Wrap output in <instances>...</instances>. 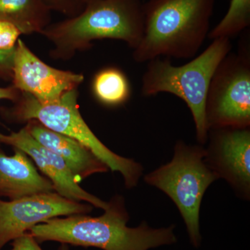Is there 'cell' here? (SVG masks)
Masks as SVG:
<instances>
[{
	"label": "cell",
	"instance_id": "cell-1",
	"mask_svg": "<svg viewBox=\"0 0 250 250\" xmlns=\"http://www.w3.org/2000/svg\"><path fill=\"white\" fill-rule=\"evenodd\" d=\"M129 220L124 198L115 195L100 216L80 214L50 219L27 233L39 243L57 241L103 250H148L177 241L174 225L154 229L143 222L137 228H131L126 226Z\"/></svg>",
	"mask_w": 250,
	"mask_h": 250
},
{
	"label": "cell",
	"instance_id": "cell-2",
	"mask_svg": "<svg viewBox=\"0 0 250 250\" xmlns=\"http://www.w3.org/2000/svg\"><path fill=\"white\" fill-rule=\"evenodd\" d=\"M215 3V0H147L143 4V37L133 52L135 62L196 57L208 39Z\"/></svg>",
	"mask_w": 250,
	"mask_h": 250
},
{
	"label": "cell",
	"instance_id": "cell-3",
	"mask_svg": "<svg viewBox=\"0 0 250 250\" xmlns=\"http://www.w3.org/2000/svg\"><path fill=\"white\" fill-rule=\"evenodd\" d=\"M143 31L141 0H85L80 14L49 24L41 34L54 45L51 57L67 60L77 51L90 48L93 41L102 39L123 41L134 49Z\"/></svg>",
	"mask_w": 250,
	"mask_h": 250
},
{
	"label": "cell",
	"instance_id": "cell-4",
	"mask_svg": "<svg viewBox=\"0 0 250 250\" xmlns=\"http://www.w3.org/2000/svg\"><path fill=\"white\" fill-rule=\"evenodd\" d=\"M231 39L212 41L207 48L181 65H174L170 59L157 57L147 62L141 80V95L154 96L172 94L183 100L191 113L197 140L200 144L208 141V129L205 105L212 77L220 62L231 52Z\"/></svg>",
	"mask_w": 250,
	"mask_h": 250
},
{
	"label": "cell",
	"instance_id": "cell-5",
	"mask_svg": "<svg viewBox=\"0 0 250 250\" xmlns=\"http://www.w3.org/2000/svg\"><path fill=\"white\" fill-rule=\"evenodd\" d=\"M21 93L16 106L8 111L10 118L17 122L34 120L49 129L76 140L88 147L112 172H120L126 188L137 186L143 174L142 166L113 152L95 136L81 115L77 88L64 93L57 101L47 104L39 103L29 94Z\"/></svg>",
	"mask_w": 250,
	"mask_h": 250
},
{
	"label": "cell",
	"instance_id": "cell-6",
	"mask_svg": "<svg viewBox=\"0 0 250 250\" xmlns=\"http://www.w3.org/2000/svg\"><path fill=\"white\" fill-rule=\"evenodd\" d=\"M207 150L202 146L178 141L172 160L146 175L149 185L165 192L182 215L192 244L200 246V210L208 187L218 176L206 160Z\"/></svg>",
	"mask_w": 250,
	"mask_h": 250
},
{
	"label": "cell",
	"instance_id": "cell-7",
	"mask_svg": "<svg viewBox=\"0 0 250 250\" xmlns=\"http://www.w3.org/2000/svg\"><path fill=\"white\" fill-rule=\"evenodd\" d=\"M208 129L250 126V53L242 47L220 62L210 80L205 105Z\"/></svg>",
	"mask_w": 250,
	"mask_h": 250
},
{
	"label": "cell",
	"instance_id": "cell-8",
	"mask_svg": "<svg viewBox=\"0 0 250 250\" xmlns=\"http://www.w3.org/2000/svg\"><path fill=\"white\" fill-rule=\"evenodd\" d=\"M92 210L90 204L68 200L54 192L33 194L10 201L0 200V250L36 225L61 216L87 214Z\"/></svg>",
	"mask_w": 250,
	"mask_h": 250
},
{
	"label": "cell",
	"instance_id": "cell-9",
	"mask_svg": "<svg viewBox=\"0 0 250 250\" xmlns=\"http://www.w3.org/2000/svg\"><path fill=\"white\" fill-rule=\"evenodd\" d=\"M12 72L15 88L42 104L57 101L64 93L76 89L83 81L80 74L49 66L21 39L15 49Z\"/></svg>",
	"mask_w": 250,
	"mask_h": 250
},
{
	"label": "cell",
	"instance_id": "cell-10",
	"mask_svg": "<svg viewBox=\"0 0 250 250\" xmlns=\"http://www.w3.org/2000/svg\"><path fill=\"white\" fill-rule=\"evenodd\" d=\"M206 160L218 178L225 179L238 195H250V128H219L208 131Z\"/></svg>",
	"mask_w": 250,
	"mask_h": 250
},
{
	"label": "cell",
	"instance_id": "cell-11",
	"mask_svg": "<svg viewBox=\"0 0 250 250\" xmlns=\"http://www.w3.org/2000/svg\"><path fill=\"white\" fill-rule=\"evenodd\" d=\"M0 143L25 153L52 182L54 191L59 195L73 201L87 202L103 210L107 208L108 202L82 188L62 158L36 141L26 126L8 135L0 133Z\"/></svg>",
	"mask_w": 250,
	"mask_h": 250
},
{
	"label": "cell",
	"instance_id": "cell-12",
	"mask_svg": "<svg viewBox=\"0 0 250 250\" xmlns=\"http://www.w3.org/2000/svg\"><path fill=\"white\" fill-rule=\"evenodd\" d=\"M26 127L32 137L44 147L60 156L79 184L93 174L108 172V166L83 144L49 129L39 121L27 122Z\"/></svg>",
	"mask_w": 250,
	"mask_h": 250
},
{
	"label": "cell",
	"instance_id": "cell-13",
	"mask_svg": "<svg viewBox=\"0 0 250 250\" xmlns=\"http://www.w3.org/2000/svg\"><path fill=\"white\" fill-rule=\"evenodd\" d=\"M7 156L0 150V197L16 200L33 194L54 192L52 182L39 173L31 159L21 149Z\"/></svg>",
	"mask_w": 250,
	"mask_h": 250
},
{
	"label": "cell",
	"instance_id": "cell-14",
	"mask_svg": "<svg viewBox=\"0 0 250 250\" xmlns=\"http://www.w3.org/2000/svg\"><path fill=\"white\" fill-rule=\"evenodd\" d=\"M0 21L14 24L22 34H41L51 24V11L42 0H0Z\"/></svg>",
	"mask_w": 250,
	"mask_h": 250
},
{
	"label": "cell",
	"instance_id": "cell-15",
	"mask_svg": "<svg viewBox=\"0 0 250 250\" xmlns=\"http://www.w3.org/2000/svg\"><path fill=\"white\" fill-rule=\"evenodd\" d=\"M94 96L107 106H118L129 100L131 87L129 79L116 67L103 68L95 75L92 85Z\"/></svg>",
	"mask_w": 250,
	"mask_h": 250
},
{
	"label": "cell",
	"instance_id": "cell-16",
	"mask_svg": "<svg viewBox=\"0 0 250 250\" xmlns=\"http://www.w3.org/2000/svg\"><path fill=\"white\" fill-rule=\"evenodd\" d=\"M250 25V0H231L228 12L208 33V39H231Z\"/></svg>",
	"mask_w": 250,
	"mask_h": 250
},
{
	"label": "cell",
	"instance_id": "cell-17",
	"mask_svg": "<svg viewBox=\"0 0 250 250\" xmlns=\"http://www.w3.org/2000/svg\"><path fill=\"white\" fill-rule=\"evenodd\" d=\"M51 11H54L73 18L80 14L85 5V0H42Z\"/></svg>",
	"mask_w": 250,
	"mask_h": 250
},
{
	"label": "cell",
	"instance_id": "cell-18",
	"mask_svg": "<svg viewBox=\"0 0 250 250\" xmlns=\"http://www.w3.org/2000/svg\"><path fill=\"white\" fill-rule=\"evenodd\" d=\"M21 32L7 21H0V52L14 50Z\"/></svg>",
	"mask_w": 250,
	"mask_h": 250
},
{
	"label": "cell",
	"instance_id": "cell-19",
	"mask_svg": "<svg viewBox=\"0 0 250 250\" xmlns=\"http://www.w3.org/2000/svg\"><path fill=\"white\" fill-rule=\"evenodd\" d=\"M11 250H42L39 243L29 233H24L22 236L15 239ZM59 250H69L67 244H62Z\"/></svg>",
	"mask_w": 250,
	"mask_h": 250
},
{
	"label": "cell",
	"instance_id": "cell-20",
	"mask_svg": "<svg viewBox=\"0 0 250 250\" xmlns=\"http://www.w3.org/2000/svg\"><path fill=\"white\" fill-rule=\"evenodd\" d=\"M14 52L15 49L8 52H0V70L12 71Z\"/></svg>",
	"mask_w": 250,
	"mask_h": 250
},
{
	"label": "cell",
	"instance_id": "cell-21",
	"mask_svg": "<svg viewBox=\"0 0 250 250\" xmlns=\"http://www.w3.org/2000/svg\"><path fill=\"white\" fill-rule=\"evenodd\" d=\"M18 91L13 87H8V88H0V100H9L12 101H16L19 98L20 95H18Z\"/></svg>",
	"mask_w": 250,
	"mask_h": 250
}]
</instances>
